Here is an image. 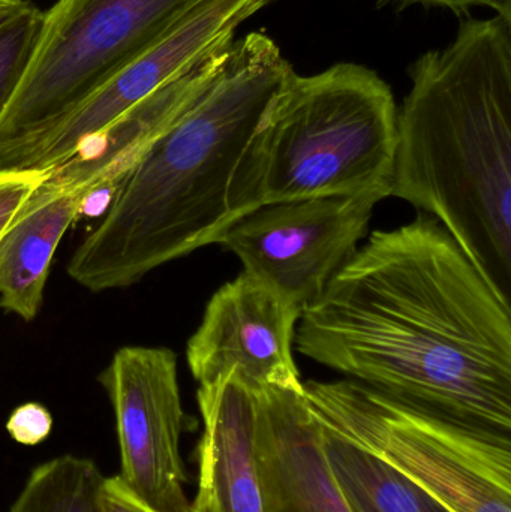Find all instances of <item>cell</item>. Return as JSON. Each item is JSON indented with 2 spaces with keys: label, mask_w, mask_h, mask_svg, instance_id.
<instances>
[{
  "label": "cell",
  "mask_w": 511,
  "mask_h": 512,
  "mask_svg": "<svg viewBox=\"0 0 511 512\" xmlns=\"http://www.w3.org/2000/svg\"><path fill=\"white\" fill-rule=\"evenodd\" d=\"M269 2L272 0H204L158 44L86 99L36 150L24 171H48L62 165L81 141L210 54L230 45L237 27Z\"/></svg>",
  "instance_id": "30bf717a"
},
{
  "label": "cell",
  "mask_w": 511,
  "mask_h": 512,
  "mask_svg": "<svg viewBox=\"0 0 511 512\" xmlns=\"http://www.w3.org/2000/svg\"><path fill=\"white\" fill-rule=\"evenodd\" d=\"M51 429H53V417L50 411L39 403H24L18 406L6 423L9 436L17 444L26 445V447L44 442L50 436Z\"/></svg>",
  "instance_id": "ac0fdd59"
},
{
  "label": "cell",
  "mask_w": 511,
  "mask_h": 512,
  "mask_svg": "<svg viewBox=\"0 0 511 512\" xmlns=\"http://www.w3.org/2000/svg\"><path fill=\"white\" fill-rule=\"evenodd\" d=\"M276 42H231L206 92L132 165L68 274L93 292L126 288L167 262L218 245L246 215L243 174L267 108L293 74Z\"/></svg>",
  "instance_id": "7a4b0ae2"
},
{
  "label": "cell",
  "mask_w": 511,
  "mask_h": 512,
  "mask_svg": "<svg viewBox=\"0 0 511 512\" xmlns=\"http://www.w3.org/2000/svg\"><path fill=\"white\" fill-rule=\"evenodd\" d=\"M44 176L45 171L33 170L0 176V234Z\"/></svg>",
  "instance_id": "d6986e66"
},
{
  "label": "cell",
  "mask_w": 511,
  "mask_h": 512,
  "mask_svg": "<svg viewBox=\"0 0 511 512\" xmlns=\"http://www.w3.org/2000/svg\"><path fill=\"white\" fill-rule=\"evenodd\" d=\"M116 417L122 483L158 512H194L180 439L186 415L177 357L168 348L123 346L99 375Z\"/></svg>",
  "instance_id": "ba28073f"
},
{
  "label": "cell",
  "mask_w": 511,
  "mask_h": 512,
  "mask_svg": "<svg viewBox=\"0 0 511 512\" xmlns=\"http://www.w3.org/2000/svg\"><path fill=\"white\" fill-rule=\"evenodd\" d=\"M398 107L372 69L290 75L267 108L243 174L246 213L321 197H390Z\"/></svg>",
  "instance_id": "277c9868"
},
{
  "label": "cell",
  "mask_w": 511,
  "mask_h": 512,
  "mask_svg": "<svg viewBox=\"0 0 511 512\" xmlns=\"http://www.w3.org/2000/svg\"><path fill=\"white\" fill-rule=\"evenodd\" d=\"M44 11L29 6L0 27V117L23 80L41 33Z\"/></svg>",
  "instance_id": "e0dca14e"
},
{
  "label": "cell",
  "mask_w": 511,
  "mask_h": 512,
  "mask_svg": "<svg viewBox=\"0 0 511 512\" xmlns=\"http://www.w3.org/2000/svg\"><path fill=\"white\" fill-rule=\"evenodd\" d=\"M297 351L464 426L511 436V307L420 212L378 230L302 310Z\"/></svg>",
  "instance_id": "6da1fadb"
},
{
  "label": "cell",
  "mask_w": 511,
  "mask_h": 512,
  "mask_svg": "<svg viewBox=\"0 0 511 512\" xmlns=\"http://www.w3.org/2000/svg\"><path fill=\"white\" fill-rule=\"evenodd\" d=\"M258 463L266 512H351L323 448L320 423L303 391H254Z\"/></svg>",
  "instance_id": "8fae6325"
},
{
  "label": "cell",
  "mask_w": 511,
  "mask_h": 512,
  "mask_svg": "<svg viewBox=\"0 0 511 512\" xmlns=\"http://www.w3.org/2000/svg\"><path fill=\"white\" fill-rule=\"evenodd\" d=\"M320 435L330 474L351 512H453L407 475L321 423Z\"/></svg>",
  "instance_id": "9a60e30c"
},
{
  "label": "cell",
  "mask_w": 511,
  "mask_h": 512,
  "mask_svg": "<svg viewBox=\"0 0 511 512\" xmlns=\"http://www.w3.org/2000/svg\"><path fill=\"white\" fill-rule=\"evenodd\" d=\"M384 198L363 194L270 204L234 222L218 245L239 256L243 271L303 310L357 251Z\"/></svg>",
  "instance_id": "52a82bcc"
},
{
  "label": "cell",
  "mask_w": 511,
  "mask_h": 512,
  "mask_svg": "<svg viewBox=\"0 0 511 512\" xmlns=\"http://www.w3.org/2000/svg\"><path fill=\"white\" fill-rule=\"evenodd\" d=\"M101 512H158L144 504L116 477H105L101 487Z\"/></svg>",
  "instance_id": "ffe728a7"
},
{
  "label": "cell",
  "mask_w": 511,
  "mask_h": 512,
  "mask_svg": "<svg viewBox=\"0 0 511 512\" xmlns=\"http://www.w3.org/2000/svg\"><path fill=\"white\" fill-rule=\"evenodd\" d=\"M230 45L210 54L81 141L71 158L45 171L48 179L69 191L80 192L84 198L95 189H108L116 195L119 183L147 147L206 92L221 71Z\"/></svg>",
  "instance_id": "4fadbf2b"
},
{
  "label": "cell",
  "mask_w": 511,
  "mask_h": 512,
  "mask_svg": "<svg viewBox=\"0 0 511 512\" xmlns=\"http://www.w3.org/2000/svg\"><path fill=\"white\" fill-rule=\"evenodd\" d=\"M204 0H57L0 117V176L24 171L44 141L105 81L158 44Z\"/></svg>",
  "instance_id": "5b68a950"
},
{
  "label": "cell",
  "mask_w": 511,
  "mask_h": 512,
  "mask_svg": "<svg viewBox=\"0 0 511 512\" xmlns=\"http://www.w3.org/2000/svg\"><path fill=\"white\" fill-rule=\"evenodd\" d=\"M408 74L390 197L434 216L510 303L511 21H462Z\"/></svg>",
  "instance_id": "3957f363"
},
{
  "label": "cell",
  "mask_w": 511,
  "mask_h": 512,
  "mask_svg": "<svg viewBox=\"0 0 511 512\" xmlns=\"http://www.w3.org/2000/svg\"><path fill=\"white\" fill-rule=\"evenodd\" d=\"M104 478L92 460L57 457L33 469L11 512H101Z\"/></svg>",
  "instance_id": "2e32d148"
},
{
  "label": "cell",
  "mask_w": 511,
  "mask_h": 512,
  "mask_svg": "<svg viewBox=\"0 0 511 512\" xmlns=\"http://www.w3.org/2000/svg\"><path fill=\"white\" fill-rule=\"evenodd\" d=\"M327 429L375 454L453 512H511V436L447 420L359 382L303 384Z\"/></svg>",
  "instance_id": "8992f818"
},
{
  "label": "cell",
  "mask_w": 511,
  "mask_h": 512,
  "mask_svg": "<svg viewBox=\"0 0 511 512\" xmlns=\"http://www.w3.org/2000/svg\"><path fill=\"white\" fill-rule=\"evenodd\" d=\"M399 6H431V8L449 9L456 14H464L473 8H488L511 21V0H389Z\"/></svg>",
  "instance_id": "44dd1931"
},
{
  "label": "cell",
  "mask_w": 511,
  "mask_h": 512,
  "mask_svg": "<svg viewBox=\"0 0 511 512\" xmlns=\"http://www.w3.org/2000/svg\"><path fill=\"white\" fill-rule=\"evenodd\" d=\"M84 195L44 179L0 234V307L24 321L42 306L51 261L80 216Z\"/></svg>",
  "instance_id": "5bb4252c"
},
{
  "label": "cell",
  "mask_w": 511,
  "mask_h": 512,
  "mask_svg": "<svg viewBox=\"0 0 511 512\" xmlns=\"http://www.w3.org/2000/svg\"><path fill=\"white\" fill-rule=\"evenodd\" d=\"M300 315L275 288L242 271L213 294L189 339L192 376L206 385L231 373L251 391H303L293 357Z\"/></svg>",
  "instance_id": "9c48e42d"
},
{
  "label": "cell",
  "mask_w": 511,
  "mask_h": 512,
  "mask_svg": "<svg viewBox=\"0 0 511 512\" xmlns=\"http://www.w3.org/2000/svg\"><path fill=\"white\" fill-rule=\"evenodd\" d=\"M32 3L29 0H0V27L23 14Z\"/></svg>",
  "instance_id": "7402d4cb"
},
{
  "label": "cell",
  "mask_w": 511,
  "mask_h": 512,
  "mask_svg": "<svg viewBox=\"0 0 511 512\" xmlns=\"http://www.w3.org/2000/svg\"><path fill=\"white\" fill-rule=\"evenodd\" d=\"M203 436L198 444L194 512H266L258 463L254 391L234 375L200 385Z\"/></svg>",
  "instance_id": "7c38bea8"
}]
</instances>
